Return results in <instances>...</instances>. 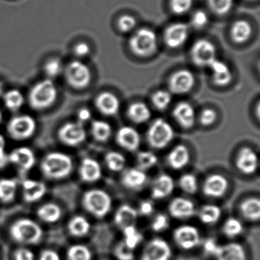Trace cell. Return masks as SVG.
I'll list each match as a JSON object with an SVG mask.
<instances>
[{
  "label": "cell",
  "mask_w": 260,
  "mask_h": 260,
  "mask_svg": "<svg viewBox=\"0 0 260 260\" xmlns=\"http://www.w3.org/2000/svg\"><path fill=\"white\" fill-rule=\"evenodd\" d=\"M123 231L124 242L126 246L135 250L143 240V236L135 226H127Z\"/></svg>",
  "instance_id": "cell-41"
},
{
  "label": "cell",
  "mask_w": 260,
  "mask_h": 260,
  "mask_svg": "<svg viewBox=\"0 0 260 260\" xmlns=\"http://www.w3.org/2000/svg\"><path fill=\"white\" fill-rule=\"evenodd\" d=\"M221 214V209L217 205H205L201 208L199 217L205 224L213 225L219 221Z\"/></svg>",
  "instance_id": "cell-35"
},
{
  "label": "cell",
  "mask_w": 260,
  "mask_h": 260,
  "mask_svg": "<svg viewBox=\"0 0 260 260\" xmlns=\"http://www.w3.org/2000/svg\"><path fill=\"white\" fill-rule=\"evenodd\" d=\"M217 246H218V244H217V242L212 238L208 239L203 245L205 253L207 255H212V256L214 255Z\"/></svg>",
  "instance_id": "cell-58"
},
{
  "label": "cell",
  "mask_w": 260,
  "mask_h": 260,
  "mask_svg": "<svg viewBox=\"0 0 260 260\" xmlns=\"http://www.w3.org/2000/svg\"><path fill=\"white\" fill-rule=\"evenodd\" d=\"M58 98V89L51 79L41 80L30 89L28 103L31 109L44 111L51 108Z\"/></svg>",
  "instance_id": "cell-2"
},
{
  "label": "cell",
  "mask_w": 260,
  "mask_h": 260,
  "mask_svg": "<svg viewBox=\"0 0 260 260\" xmlns=\"http://www.w3.org/2000/svg\"><path fill=\"white\" fill-rule=\"evenodd\" d=\"M10 235L16 243L36 245L42 240L43 231L39 223L29 218H21L10 226Z\"/></svg>",
  "instance_id": "cell-3"
},
{
  "label": "cell",
  "mask_w": 260,
  "mask_h": 260,
  "mask_svg": "<svg viewBox=\"0 0 260 260\" xmlns=\"http://www.w3.org/2000/svg\"><path fill=\"white\" fill-rule=\"evenodd\" d=\"M104 260H106V259H104Z\"/></svg>",
  "instance_id": "cell-63"
},
{
  "label": "cell",
  "mask_w": 260,
  "mask_h": 260,
  "mask_svg": "<svg viewBox=\"0 0 260 260\" xmlns=\"http://www.w3.org/2000/svg\"><path fill=\"white\" fill-rule=\"evenodd\" d=\"M39 260H60V256L53 249H45L41 253Z\"/></svg>",
  "instance_id": "cell-59"
},
{
  "label": "cell",
  "mask_w": 260,
  "mask_h": 260,
  "mask_svg": "<svg viewBox=\"0 0 260 260\" xmlns=\"http://www.w3.org/2000/svg\"><path fill=\"white\" fill-rule=\"evenodd\" d=\"M65 77L68 84L76 89L87 87L92 80V74L87 65L81 60L70 62L64 68Z\"/></svg>",
  "instance_id": "cell-8"
},
{
  "label": "cell",
  "mask_w": 260,
  "mask_h": 260,
  "mask_svg": "<svg viewBox=\"0 0 260 260\" xmlns=\"http://www.w3.org/2000/svg\"><path fill=\"white\" fill-rule=\"evenodd\" d=\"M79 174L81 180L86 183L97 182L102 177L101 166L95 159L85 158L80 164Z\"/></svg>",
  "instance_id": "cell-23"
},
{
  "label": "cell",
  "mask_w": 260,
  "mask_h": 260,
  "mask_svg": "<svg viewBox=\"0 0 260 260\" xmlns=\"http://www.w3.org/2000/svg\"><path fill=\"white\" fill-rule=\"evenodd\" d=\"M127 115L131 121L135 124H141L147 122L150 117L151 112L148 106L144 103H135L127 109Z\"/></svg>",
  "instance_id": "cell-31"
},
{
  "label": "cell",
  "mask_w": 260,
  "mask_h": 260,
  "mask_svg": "<svg viewBox=\"0 0 260 260\" xmlns=\"http://www.w3.org/2000/svg\"><path fill=\"white\" fill-rule=\"evenodd\" d=\"M208 68L212 74L213 82L217 86H226L231 83L232 80V73L229 67L224 62L215 59Z\"/></svg>",
  "instance_id": "cell-29"
},
{
  "label": "cell",
  "mask_w": 260,
  "mask_h": 260,
  "mask_svg": "<svg viewBox=\"0 0 260 260\" xmlns=\"http://www.w3.org/2000/svg\"><path fill=\"white\" fill-rule=\"evenodd\" d=\"M217 119V112L211 109H205L201 112L199 121L202 125L208 127L214 124Z\"/></svg>",
  "instance_id": "cell-52"
},
{
  "label": "cell",
  "mask_w": 260,
  "mask_h": 260,
  "mask_svg": "<svg viewBox=\"0 0 260 260\" xmlns=\"http://www.w3.org/2000/svg\"><path fill=\"white\" fill-rule=\"evenodd\" d=\"M8 164V155L6 153L5 138L0 135V169L4 168Z\"/></svg>",
  "instance_id": "cell-57"
},
{
  "label": "cell",
  "mask_w": 260,
  "mask_h": 260,
  "mask_svg": "<svg viewBox=\"0 0 260 260\" xmlns=\"http://www.w3.org/2000/svg\"><path fill=\"white\" fill-rule=\"evenodd\" d=\"M172 102V95L166 90H158L152 96L153 106L159 111H164L170 106Z\"/></svg>",
  "instance_id": "cell-46"
},
{
  "label": "cell",
  "mask_w": 260,
  "mask_h": 260,
  "mask_svg": "<svg viewBox=\"0 0 260 260\" xmlns=\"http://www.w3.org/2000/svg\"><path fill=\"white\" fill-rule=\"evenodd\" d=\"M86 132L83 124L78 122H68L60 127L57 138L62 144L68 147H77L86 139Z\"/></svg>",
  "instance_id": "cell-9"
},
{
  "label": "cell",
  "mask_w": 260,
  "mask_h": 260,
  "mask_svg": "<svg viewBox=\"0 0 260 260\" xmlns=\"http://www.w3.org/2000/svg\"><path fill=\"white\" fill-rule=\"evenodd\" d=\"M191 23L194 28H204L208 23V14L203 10H198L192 15Z\"/></svg>",
  "instance_id": "cell-53"
},
{
  "label": "cell",
  "mask_w": 260,
  "mask_h": 260,
  "mask_svg": "<svg viewBox=\"0 0 260 260\" xmlns=\"http://www.w3.org/2000/svg\"><path fill=\"white\" fill-rule=\"evenodd\" d=\"M170 8L176 15L188 13L192 7V0H170Z\"/></svg>",
  "instance_id": "cell-49"
},
{
  "label": "cell",
  "mask_w": 260,
  "mask_h": 260,
  "mask_svg": "<svg viewBox=\"0 0 260 260\" xmlns=\"http://www.w3.org/2000/svg\"><path fill=\"white\" fill-rule=\"evenodd\" d=\"M210 9L216 14L223 16L231 11L234 0H208Z\"/></svg>",
  "instance_id": "cell-47"
},
{
  "label": "cell",
  "mask_w": 260,
  "mask_h": 260,
  "mask_svg": "<svg viewBox=\"0 0 260 260\" xmlns=\"http://www.w3.org/2000/svg\"><path fill=\"white\" fill-rule=\"evenodd\" d=\"M252 34V25L247 21H237L231 26V37L235 43H245L250 39Z\"/></svg>",
  "instance_id": "cell-30"
},
{
  "label": "cell",
  "mask_w": 260,
  "mask_h": 260,
  "mask_svg": "<svg viewBox=\"0 0 260 260\" xmlns=\"http://www.w3.org/2000/svg\"><path fill=\"white\" fill-rule=\"evenodd\" d=\"M105 162L108 168L112 172L121 171L126 165V159L124 155L116 151H111L106 155Z\"/></svg>",
  "instance_id": "cell-39"
},
{
  "label": "cell",
  "mask_w": 260,
  "mask_h": 260,
  "mask_svg": "<svg viewBox=\"0 0 260 260\" xmlns=\"http://www.w3.org/2000/svg\"><path fill=\"white\" fill-rule=\"evenodd\" d=\"M4 86L1 82H0V97H2L4 94Z\"/></svg>",
  "instance_id": "cell-61"
},
{
  "label": "cell",
  "mask_w": 260,
  "mask_h": 260,
  "mask_svg": "<svg viewBox=\"0 0 260 260\" xmlns=\"http://www.w3.org/2000/svg\"><path fill=\"white\" fill-rule=\"evenodd\" d=\"M229 186L228 179L223 176L219 174H212L208 176L202 185V191L207 197H223L226 192Z\"/></svg>",
  "instance_id": "cell-15"
},
{
  "label": "cell",
  "mask_w": 260,
  "mask_h": 260,
  "mask_svg": "<svg viewBox=\"0 0 260 260\" xmlns=\"http://www.w3.org/2000/svg\"><path fill=\"white\" fill-rule=\"evenodd\" d=\"M92 258L90 249L83 244L73 245L67 252L68 260H92Z\"/></svg>",
  "instance_id": "cell-40"
},
{
  "label": "cell",
  "mask_w": 260,
  "mask_h": 260,
  "mask_svg": "<svg viewBox=\"0 0 260 260\" xmlns=\"http://www.w3.org/2000/svg\"><path fill=\"white\" fill-rule=\"evenodd\" d=\"M194 77L188 70L176 71L170 77L169 86L173 93L182 95L190 92L194 87Z\"/></svg>",
  "instance_id": "cell-14"
},
{
  "label": "cell",
  "mask_w": 260,
  "mask_h": 260,
  "mask_svg": "<svg viewBox=\"0 0 260 260\" xmlns=\"http://www.w3.org/2000/svg\"><path fill=\"white\" fill-rule=\"evenodd\" d=\"M95 106L103 115L114 116L119 111L120 101L112 92H103L95 99Z\"/></svg>",
  "instance_id": "cell-21"
},
{
  "label": "cell",
  "mask_w": 260,
  "mask_h": 260,
  "mask_svg": "<svg viewBox=\"0 0 260 260\" xmlns=\"http://www.w3.org/2000/svg\"><path fill=\"white\" fill-rule=\"evenodd\" d=\"M188 28L185 24L173 23L166 29L164 32V41L169 48H179L182 46L188 39Z\"/></svg>",
  "instance_id": "cell-17"
},
{
  "label": "cell",
  "mask_w": 260,
  "mask_h": 260,
  "mask_svg": "<svg viewBox=\"0 0 260 260\" xmlns=\"http://www.w3.org/2000/svg\"><path fill=\"white\" fill-rule=\"evenodd\" d=\"M170 215L178 220L191 218L196 214L194 204L189 199L177 197L171 201L169 205Z\"/></svg>",
  "instance_id": "cell-19"
},
{
  "label": "cell",
  "mask_w": 260,
  "mask_h": 260,
  "mask_svg": "<svg viewBox=\"0 0 260 260\" xmlns=\"http://www.w3.org/2000/svg\"><path fill=\"white\" fill-rule=\"evenodd\" d=\"M3 121V113L2 112H1V110H0V124L2 123Z\"/></svg>",
  "instance_id": "cell-62"
},
{
  "label": "cell",
  "mask_w": 260,
  "mask_h": 260,
  "mask_svg": "<svg viewBox=\"0 0 260 260\" xmlns=\"http://www.w3.org/2000/svg\"><path fill=\"white\" fill-rule=\"evenodd\" d=\"M9 162L19 169L22 174L29 172L36 165V158L31 149L26 147L15 149L8 155Z\"/></svg>",
  "instance_id": "cell-13"
},
{
  "label": "cell",
  "mask_w": 260,
  "mask_h": 260,
  "mask_svg": "<svg viewBox=\"0 0 260 260\" xmlns=\"http://www.w3.org/2000/svg\"><path fill=\"white\" fill-rule=\"evenodd\" d=\"M216 54L217 51L215 46L205 39L198 40L192 45L191 50V57L193 62L201 68H208L217 59Z\"/></svg>",
  "instance_id": "cell-10"
},
{
  "label": "cell",
  "mask_w": 260,
  "mask_h": 260,
  "mask_svg": "<svg viewBox=\"0 0 260 260\" xmlns=\"http://www.w3.org/2000/svg\"><path fill=\"white\" fill-rule=\"evenodd\" d=\"M243 231V223L236 217H230V218L226 219V221L223 223V228H222L223 234L229 238L238 237L242 234Z\"/></svg>",
  "instance_id": "cell-43"
},
{
  "label": "cell",
  "mask_w": 260,
  "mask_h": 260,
  "mask_svg": "<svg viewBox=\"0 0 260 260\" xmlns=\"http://www.w3.org/2000/svg\"><path fill=\"white\" fill-rule=\"evenodd\" d=\"M171 256L172 249L169 243L157 237L146 245L141 260H170Z\"/></svg>",
  "instance_id": "cell-12"
},
{
  "label": "cell",
  "mask_w": 260,
  "mask_h": 260,
  "mask_svg": "<svg viewBox=\"0 0 260 260\" xmlns=\"http://www.w3.org/2000/svg\"><path fill=\"white\" fill-rule=\"evenodd\" d=\"M17 191V182L13 179H0V202L8 204L14 200Z\"/></svg>",
  "instance_id": "cell-36"
},
{
  "label": "cell",
  "mask_w": 260,
  "mask_h": 260,
  "mask_svg": "<svg viewBox=\"0 0 260 260\" xmlns=\"http://www.w3.org/2000/svg\"><path fill=\"white\" fill-rule=\"evenodd\" d=\"M47 192L44 182L34 179H25L22 182L23 199L28 203H34L42 199Z\"/></svg>",
  "instance_id": "cell-24"
},
{
  "label": "cell",
  "mask_w": 260,
  "mask_h": 260,
  "mask_svg": "<svg viewBox=\"0 0 260 260\" xmlns=\"http://www.w3.org/2000/svg\"><path fill=\"white\" fill-rule=\"evenodd\" d=\"M77 117H78V122L83 124V123L87 122L88 121L91 119V118H92V112H91L89 109L83 108V109H81L79 111Z\"/></svg>",
  "instance_id": "cell-60"
},
{
  "label": "cell",
  "mask_w": 260,
  "mask_h": 260,
  "mask_svg": "<svg viewBox=\"0 0 260 260\" xmlns=\"http://www.w3.org/2000/svg\"><path fill=\"white\" fill-rule=\"evenodd\" d=\"M138 210L131 205L124 204L115 211L114 221L118 228L124 230L127 226H135L138 220Z\"/></svg>",
  "instance_id": "cell-27"
},
{
  "label": "cell",
  "mask_w": 260,
  "mask_h": 260,
  "mask_svg": "<svg viewBox=\"0 0 260 260\" xmlns=\"http://www.w3.org/2000/svg\"><path fill=\"white\" fill-rule=\"evenodd\" d=\"M179 185L181 189L187 194H194L199 188L197 178L191 173L182 175L179 179Z\"/></svg>",
  "instance_id": "cell-45"
},
{
  "label": "cell",
  "mask_w": 260,
  "mask_h": 260,
  "mask_svg": "<svg viewBox=\"0 0 260 260\" xmlns=\"http://www.w3.org/2000/svg\"><path fill=\"white\" fill-rule=\"evenodd\" d=\"M118 25L120 31L124 33H128L135 29L137 25V21L133 16L124 15L118 19Z\"/></svg>",
  "instance_id": "cell-50"
},
{
  "label": "cell",
  "mask_w": 260,
  "mask_h": 260,
  "mask_svg": "<svg viewBox=\"0 0 260 260\" xmlns=\"http://www.w3.org/2000/svg\"><path fill=\"white\" fill-rule=\"evenodd\" d=\"M174 188V181L171 176L167 174L160 175L152 185V198L156 200L166 199L173 192Z\"/></svg>",
  "instance_id": "cell-25"
},
{
  "label": "cell",
  "mask_w": 260,
  "mask_h": 260,
  "mask_svg": "<svg viewBox=\"0 0 260 260\" xmlns=\"http://www.w3.org/2000/svg\"><path fill=\"white\" fill-rule=\"evenodd\" d=\"M258 159L256 153L250 147H243L239 151L236 159V167L243 174L249 176L256 172Z\"/></svg>",
  "instance_id": "cell-16"
},
{
  "label": "cell",
  "mask_w": 260,
  "mask_h": 260,
  "mask_svg": "<svg viewBox=\"0 0 260 260\" xmlns=\"http://www.w3.org/2000/svg\"><path fill=\"white\" fill-rule=\"evenodd\" d=\"M170 226L168 217L164 214H158L153 218L151 223V228L154 232L159 233L166 231Z\"/></svg>",
  "instance_id": "cell-51"
},
{
  "label": "cell",
  "mask_w": 260,
  "mask_h": 260,
  "mask_svg": "<svg viewBox=\"0 0 260 260\" xmlns=\"http://www.w3.org/2000/svg\"><path fill=\"white\" fill-rule=\"evenodd\" d=\"M113 252L118 260H135V250L126 246L123 241L115 246Z\"/></svg>",
  "instance_id": "cell-48"
},
{
  "label": "cell",
  "mask_w": 260,
  "mask_h": 260,
  "mask_svg": "<svg viewBox=\"0 0 260 260\" xmlns=\"http://www.w3.org/2000/svg\"><path fill=\"white\" fill-rule=\"evenodd\" d=\"M3 99L6 107L11 112H17L25 103L23 94L18 89H11L4 92Z\"/></svg>",
  "instance_id": "cell-38"
},
{
  "label": "cell",
  "mask_w": 260,
  "mask_h": 260,
  "mask_svg": "<svg viewBox=\"0 0 260 260\" xmlns=\"http://www.w3.org/2000/svg\"><path fill=\"white\" fill-rule=\"evenodd\" d=\"M174 138L173 127L162 118L155 120L147 132V141L149 145L154 149L161 150L167 147Z\"/></svg>",
  "instance_id": "cell-5"
},
{
  "label": "cell",
  "mask_w": 260,
  "mask_h": 260,
  "mask_svg": "<svg viewBox=\"0 0 260 260\" xmlns=\"http://www.w3.org/2000/svg\"><path fill=\"white\" fill-rule=\"evenodd\" d=\"M116 142L121 148L129 152H135L139 148L141 136L136 129L130 126H124L117 132Z\"/></svg>",
  "instance_id": "cell-18"
},
{
  "label": "cell",
  "mask_w": 260,
  "mask_h": 260,
  "mask_svg": "<svg viewBox=\"0 0 260 260\" xmlns=\"http://www.w3.org/2000/svg\"><path fill=\"white\" fill-rule=\"evenodd\" d=\"M129 47L132 52L139 57L152 55L157 47L156 34L149 28H141L131 38Z\"/></svg>",
  "instance_id": "cell-6"
},
{
  "label": "cell",
  "mask_w": 260,
  "mask_h": 260,
  "mask_svg": "<svg viewBox=\"0 0 260 260\" xmlns=\"http://www.w3.org/2000/svg\"><path fill=\"white\" fill-rule=\"evenodd\" d=\"M91 134L95 141L106 142L112 136V128L106 121L95 120L91 125Z\"/></svg>",
  "instance_id": "cell-37"
},
{
  "label": "cell",
  "mask_w": 260,
  "mask_h": 260,
  "mask_svg": "<svg viewBox=\"0 0 260 260\" xmlns=\"http://www.w3.org/2000/svg\"><path fill=\"white\" fill-rule=\"evenodd\" d=\"M36 127V120L31 115H19L9 121L7 132L15 141H25L34 135Z\"/></svg>",
  "instance_id": "cell-7"
},
{
  "label": "cell",
  "mask_w": 260,
  "mask_h": 260,
  "mask_svg": "<svg viewBox=\"0 0 260 260\" xmlns=\"http://www.w3.org/2000/svg\"><path fill=\"white\" fill-rule=\"evenodd\" d=\"M190 153L185 145L176 146L167 156V162L172 169L180 170L185 168L190 161Z\"/></svg>",
  "instance_id": "cell-28"
},
{
  "label": "cell",
  "mask_w": 260,
  "mask_h": 260,
  "mask_svg": "<svg viewBox=\"0 0 260 260\" xmlns=\"http://www.w3.org/2000/svg\"><path fill=\"white\" fill-rule=\"evenodd\" d=\"M213 256L216 260H246V252L240 243L218 245Z\"/></svg>",
  "instance_id": "cell-22"
},
{
  "label": "cell",
  "mask_w": 260,
  "mask_h": 260,
  "mask_svg": "<svg viewBox=\"0 0 260 260\" xmlns=\"http://www.w3.org/2000/svg\"><path fill=\"white\" fill-rule=\"evenodd\" d=\"M173 116L177 124L185 130L191 129L196 123V112L191 104L181 102L173 111Z\"/></svg>",
  "instance_id": "cell-20"
},
{
  "label": "cell",
  "mask_w": 260,
  "mask_h": 260,
  "mask_svg": "<svg viewBox=\"0 0 260 260\" xmlns=\"http://www.w3.org/2000/svg\"><path fill=\"white\" fill-rule=\"evenodd\" d=\"M15 260H35V254L31 249L20 247L14 253Z\"/></svg>",
  "instance_id": "cell-54"
},
{
  "label": "cell",
  "mask_w": 260,
  "mask_h": 260,
  "mask_svg": "<svg viewBox=\"0 0 260 260\" xmlns=\"http://www.w3.org/2000/svg\"><path fill=\"white\" fill-rule=\"evenodd\" d=\"M90 223L86 217L77 215L70 220L68 228L70 234L75 237H83L90 231Z\"/></svg>",
  "instance_id": "cell-34"
},
{
  "label": "cell",
  "mask_w": 260,
  "mask_h": 260,
  "mask_svg": "<svg viewBox=\"0 0 260 260\" xmlns=\"http://www.w3.org/2000/svg\"><path fill=\"white\" fill-rule=\"evenodd\" d=\"M136 162L138 169L146 171L156 166L158 162V157L153 152L141 151L137 155Z\"/></svg>",
  "instance_id": "cell-42"
},
{
  "label": "cell",
  "mask_w": 260,
  "mask_h": 260,
  "mask_svg": "<svg viewBox=\"0 0 260 260\" xmlns=\"http://www.w3.org/2000/svg\"><path fill=\"white\" fill-rule=\"evenodd\" d=\"M173 239L181 249L190 250L197 247L201 242L200 233L196 226L182 225L175 230Z\"/></svg>",
  "instance_id": "cell-11"
},
{
  "label": "cell",
  "mask_w": 260,
  "mask_h": 260,
  "mask_svg": "<svg viewBox=\"0 0 260 260\" xmlns=\"http://www.w3.org/2000/svg\"><path fill=\"white\" fill-rule=\"evenodd\" d=\"M74 168L72 159L61 152H51L42 159L41 170L42 174L51 180H60L68 177Z\"/></svg>",
  "instance_id": "cell-1"
},
{
  "label": "cell",
  "mask_w": 260,
  "mask_h": 260,
  "mask_svg": "<svg viewBox=\"0 0 260 260\" xmlns=\"http://www.w3.org/2000/svg\"><path fill=\"white\" fill-rule=\"evenodd\" d=\"M74 52L77 57L83 58L89 55L90 53V47L86 42H80L74 46Z\"/></svg>",
  "instance_id": "cell-56"
},
{
  "label": "cell",
  "mask_w": 260,
  "mask_h": 260,
  "mask_svg": "<svg viewBox=\"0 0 260 260\" xmlns=\"http://www.w3.org/2000/svg\"><path fill=\"white\" fill-rule=\"evenodd\" d=\"M83 208L97 218L106 217L112 208L110 194L103 189L89 190L84 193L82 199Z\"/></svg>",
  "instance_id": "cell-4"
},
{
  "label": "cell",
  "mask_w": 260,
  "mask_h": 260,
  "mask_svg": "<svg viewBox=\"0 0 260 260\" xmlns=\"http://www.w3.org/2000/svg\"><path fill=\"white\" fill-rule=\"evenodd\" d=\"M240 212L246 220L257 221L260 217V201L257 198H249L240 205Z\"/></svg>",
  "instance_id": "cell-33"
},
{
  "label": "cell",
  "mask_w": 260,
  "mask_h": 260,
  "mask_svg": "<svg viewBox=\"0 0 260 260\" xmlns=\"http://www.w3.org/2000/svg\"><path fill=\"white\" fill-rule=\"evenodd\" d=\"M37 215L39 219L45 223H55L61 217L62 209L57 204L49 202L44 204L38 209Z\"/></svg>",
  "instance_id": "cell-32"
},
{
  "label": "cell",
  "mask_w": 260,
  "mask_h": 260,
  "mask_svg": "<svg viewBox=\"0 0 260 260\" xmlns=\"http://www.w3.org/2000/svg\"><path fill=\"white\" fill-rule=\"evenodd\" d=\"M154 211V205L150 200L142 201L138 208V214L142 216H150Z\"/></svg>",
  "instance_id": "cell-55"
},
{
  "label": "cell",
  "mask_w": 260,
  "mask_h": 260,
  "mask_svg": "<svg viewBox=\"0 0 260 260\" xmlns=\"http://www.w3.org/2000/svg\"><path fill=\"white\" fill-rule=\"evenodd\" d=\"M64 68L61 60L57 57L49 59L44 65V71L51 80L61 75L64 72Z\"/></svg>",
  "instance_id": "cell-44"
},
{
  "label": "cell",
  "mask_w": 260,
  "mask_h": 260,
  "mask_svg": "<svg viewBox=\"0 0 260 260\" xmlns=\"http://www.w3.org/2000/svg\"><path fill=\"white\" fill-rule=\"evenodd\" d=\"M147 182L145 172L138 168L128 169L121 177V183L125 188L133 191H139Z\"/></svg>",
  "instance_id": "cell-26"
}]
</instances>
